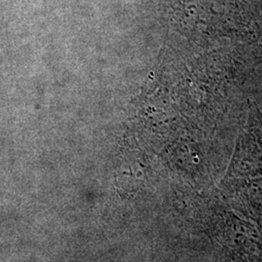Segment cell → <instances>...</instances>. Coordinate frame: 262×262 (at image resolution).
Listing matches in <instances>:
<instances>
[{"label":"cell","instance_id":"obj_1","mask_svg":"<svg viewBox=\"0 0 262 262\" xmlns=\"http://www.w3.org/2000/svg\"><path fill=\"white\" fill-rule=\"evenodd\" d=\"M244 191L249 202L262 211V178L247 180Z\"/></svg>","mask_w":262,"mask_h":262}]
</instances>
